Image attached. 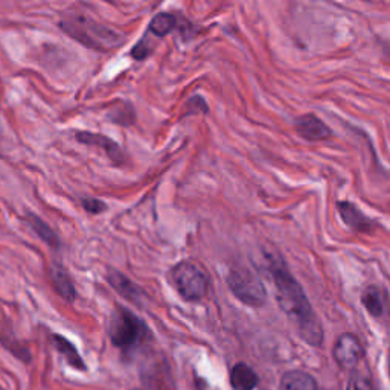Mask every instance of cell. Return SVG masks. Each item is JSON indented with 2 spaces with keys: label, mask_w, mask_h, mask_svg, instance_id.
Wrapping results in <instances>:
<instances>
[{
  "label": "cell",
  "mask_w": 390,
  "mask_h": 390,
  "mask_svg": "<svg viewBox=\"0 0 390 390\" xmlns=\"http://www.w3.org/2000/svg\"><path fill=\"white\" fill-rule=\"evenodd\" d=\"M270 276L276 289V297L280 310L285 313L294 326L297 328L308 345L320 346L324 341V328H321L317 314L314 313L311 302L308 300L306 294L296 278L291 275L289 265L282 258L276 255L269 256V265H267Z\"/></svg>",
  "instance_id": "6da1fadb"
},
{
  "label": "cell",
  "mask_w": 390,
  "mask_h": 390,
  "mask_svg": "<svg viewBox=\"0 0 390 390\" xmlns=\"http://www.w3.org/2000/svg\"><path fill=\"white\" fill-rule=\"evenodd\" d=\"M60 28L64 34L77 40L88 49L107 52L114 49L122 42V37L118 31L102 25L98 20L92 19L84 11L67 10L60 19Z\"/></svg>",
  "instance_id": "7a4b0ae2"
},
{
  "label": "cell",
  "mask_w": 390,
  "mask_h": 390,
  "mask_svg": "<svg viewBox=\"0 0 390 390\" xmlns=\"http://www.w3.org/2000/svg\"><path fill=\"white\" fill-rule=\"evenodd\" d=\"M107 335L112 345L121 352L130 354L149 339V330L145 321L125 306H114L107 324Z\"/></svg>",
  "instance_id": "3957f363"
},
{
  "label": "cell",
  "mask_w": 390,
  "mask_h": 390,
  "mask_svg": "<svg viewBox=\"0 0 390 390\" xmlns=\"http://www.w3.org/2000/svg\"><path fill=\"white\" fill-rule=\"evenodd\" d=\"M169 280L180 297L188 302L202 300L208 293V273L193 261H182L174 265L169 271Z\"/></svg>",
  "instance_id": "277c9868"
},
{
  "label": "cell",
  "mask_w": 390,
  "mask_h": 390,
  "mask_svg": "<svg viewBox=\"0 0 390 390\" xmlns=\"http://www.w3.org/2000/svg\"><path fill=\"white\" fill-rule=\"evenodd\" d=\"M228 285L235 297L249 306H263L267 300L264 284L259 278L245 269H235L229 273Z\"/></svg>",
  "instance_id": "5b68a950"
},
{
  "label": "cell",
  "mask_w": 390,
  "mask_h": 390,
  "mask_svg": "<svg viewBox=\"0 0 390 390\" xmlns=\"http://www.w3.org/2000/svg\"><path fill=\"white\" fill-rule=\"evenodd\" d=\"M363 354H365V351H363V345L355 334L345 332L335 340L332 355L340 367L349 369V371L357 369L363 358Z\"/></svg>",
  "instance_id": "8992f818"
},
{
  "label": "cell",
  "mask_w": 390,
  "mask_h": 390,
  "mask_svg": "<svg viewBox=\"0 0 390 390\" xmlns=\"http://www.w3.org/2000/svg\"><path fill=\"white\" fill-rule=\"evenodd\" d=\"M107 282L116 293L119 294V296L128 300V302L136 304L138 306H142L143 304H145V299H147L145 291H143L138 284H134L132 279L127 278L124 273H121L116 269H108Z\"/></svg>",
  "instance_id": "52a82bcc"
},
{
  "label": "cell",
  "mask_w": 390,
  "mask_h": 390,
  "mask_svg": "<svg viewBox=\"0 0 390 390\" xmlns=\"http://www.w3.org/2000/svg\"><path fill=\"white\" fill-rule=\"evenodd\" d=\"M49 276L53 290L67 304H75L78 299L77 287H75L71 273L61 261H52L49 267Z\"/></svg>",
  "instance_id": "ba28073f"
},
{
  "label": "cell",
  "mask_w": 390,
  "mask_h": 390,
  "mask_svg": "<svg viewBox=\"0 0 390 390\" xmlns=\"http://www.w3.org/2000/svg\"><path fill=\"white\" fill-rule=\"evenodd\" d=\"M294 127L300 138L308 142H321L332 138L331 128L313 113L299 116Z\"/></svg>",
  "instance_id": "9c48e42d"
},
{
  "label": "cell",
  "mask_w": 390,
  "mask_h": 390,
  "mask_svg": "<svg viewBox=\"0 0 390 390\" xmlns=\"http://www.w3.org/2000/svg\"><path fill=\"white\" fill-rule=\"evenodd\" d=\"M337 210L341 217V220L348 226L349 229L358 234H369L374 229V221L367 218L363 212L355 206L351 202H339Z\"/></svg>",
  "instance_id": "30bf717a"
},
{
  "label": "cell",
  "mask_w": 390,
  "mask_h": 390,
  "mask_svg": "<svg viewBox=\"0 0 390 390\" xmlns=\"http://www.w3.org/2000/svg\"><path fill=\"white\" fill-rule=\"evenodd\" d=\"M75 136H77V141L81 143L104 149L106 154L110 157V160L116 163V165H121V163L124 162V153H122L121 147L116 142H113L110 138H107V136L90 133V132H78V133H75Z\"/></svg>",
  "instance_id": "8fae6325"
},
{
  "label": "cell",
  "mask_w": 390,
  "mask_h": 390,
  "mask_svg": "<svg viewBox=\"0 0 390 390\" xmlns=\"http://www.w3.org/2000/svg\"><path fill=\"white\" fill-rule=\"evenodd\" d=\"M51 340L53 348H56L57 352L60 354V357L69 365V367L75 369V371L78 372H87V365L84 358L81 357L77 346H75L69 339H66L64 335L61 334L53 332L51 335Z\"/></svg>",
  "instance_id": "7c38bea8"
},
{
  "label": "cell",
  "mask_w": 390,
  "mask_h": 390,
  "mask_svg": "<svg viewBox=\"0 0 390 390\" xmlns=\"http://www.w3.org/2000/svg\"><path fill=\"white\" fill-rule=\"evenodd\" d=\"M0 345H2L11 355H14L17 360L25 363V365L31 363L32 355L29 348L26 346L22 340H19L16 337L14 331H11V328L2 320H0Z\"/></svg>",
  "instance_id": "4fadbf2b"
},
{
  "label": "cell",
  "mask_w": 390,
  "mask_h": 390,
  "mask_svg": "<svg viewBox=\"0 0 390 390\" xmlns=\"http://www.w3.org/2000/svg\"><path fill=\"white\" fill-rule=\"evenodd\" d=\"M361 302L365 305L367 313L374 316L375 319H380L385 316L386 306H387V296L386 291L375 285L367 287V289L361 294Z\"/></svg>",
  "instance_id": "5bb4252c"
},
{
  "label": "cell",
  "mask_w": 390,
  "mask_h": 390,
  "mask_svg": "<svg viewBox=\"0 0 390 390\" xmlns=\"http://www.w3.org/2000/svg\"><path fill=\"white\" fill-rule=\"evenodd\" d=\"M259 382L258 375L245 363H238L230 371V386L234 390H253Z\"/></svg>",
  "instance_id": "9a60e30c"
},
{
  "label": "cell",
  "mask_w": 390,
  "mask_h": 390,
  "mask_svg": "<svg viewBox=\"0 0 390 390\" xmlns=\"http://www.w3.org/2000/svg\"><path fill=\"white\" fill-rule=\"evenodd\" d=\"M280 390H319L314 376L304 371H290L280 380Z\"/></svg>",
  "instance_id": "2e32d148"
},
{
  "label": "cell",
  "mask_w": 390,
  "mask_h": 390,
  "mask_svg": "<svg viewBox=\"0 0 390 390\" xmlns=\"http://www.w3.org/2000/svg\"><path fill=\"white\" fill-rule=\"evenodd\" d=\"M26 221H28L29 224V228L32 229L34 234H36L42 241L46 244V245H49L51 249L53 250H57L60 249V238L58 235L53 232V229L51 228L49 224H46L42 218L37 217V215H34V214H28L26 215Z\"/></svg>",
  "instance_id": "e0dca14e"
},
{
  "label": "cell",
  "mask_w": 390,
  "mask_h": 390,
  "mask_svg": "<svg viewBox=\"0 0 390 390\" xmlns=\"http://www.w3.org/2000/svg\"><path fill=\"white\" fill-rule=\"evenodd\" d=\"M177 26H179V20L174 14H169V12H160L153 17L151 22H149L148 31L149 34H153L156 37H165L168 34L173 32Z\"/></svg>",
  "instance_id": "ac0fdd59"
},
{
  "label": "cell",
  "mask_w": 390,
  "mask_h": 390,
  "mask_svg": "<svg viewBox=\"0 0 390 390\" xmlns=\"http://www.w3.org/2000/svg\"><path fill=\"white\" fill-rule=\"evenodd\" d=\"M346 390H375V386L371 376L358 371V369H354Z\"/></svg>",
  "instance_id": "d6986e66"
},
{
  "label": "cell",
  "mask_w": 390,
  "mask_h": 390,
  "mask_svg": "<svg viewBox=\"0 0 390 390\" xmlns=\"http://www.w3.org/2000/svg\"><path fill=\"white\" fill-rule=\"evenodd\" d=\"M151 52H153V45H151V42H149V40H148L147 37H143V38L141 40V42L133 47L132 56H133V58H136V60H143V58H147Z\"/></svg>",
  "instance_id": "ffe728a7"
},
{
  "label": "cell",
  "mask_w": 390,
  "mask_h": 390,
  "mask_svg": "<svg viewBox=\"0 0 390 390\" xmlns=\"http://www.w3.org/2000/svg\"><path fill=\"white\" fill-rule=\"evenodd\" d=\"M83 208L88 212V214L98 215L107 209V204L104 202L98 200V198H84Z\"/></svg>",
  "instance_id": "44dd1931"
},
{
  "label": "cell",
  "mask_w": 390,
  "mask_h": 390,
  "mask_svg": "<svg viewBox=\"0 0 390 390\" xmlns=\"http://www.w3.org/2000/svg\"><path fill=\"white\" fill-rule=\"evenodd\" d=\"M189 114L191 113H208V104L202 97H194L188 101Z\"/></svg>",
  "instance_id": "7402d4cb"
},
{
  "label": "cell",
  "mask_w": 390,
  "mask_h": 390,
  "mask_svg": "<svg viewBox=\"0 0 390 390\" xmlns=\"http://www.w3.org/2000/svg\"><path fill=\"white\" fill-rule=\"evenodd\" d=\"M389 372H390V351H389Z\"/></svg>",
  "instance_id": "603a6c76"
},
{
  "label": "cell",
  "mask_w": 390,
  "mask_h": 390,
  "mask_svg": "<svg viewBox=\"0 0 390 390\" xmlns=\"http://www.w3.org/2000/svg\"><path fill=\"white\" fill-rule=\"evenodd\" d=\"M132 390H141V389H132Z\"/></svg>",
  "instance_id": "cb8c5ba5"
}]
</instances>
